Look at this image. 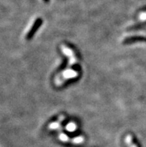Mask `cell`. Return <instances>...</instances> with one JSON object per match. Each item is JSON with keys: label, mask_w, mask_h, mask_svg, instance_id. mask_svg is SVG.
<instances>
[{"label": "cell", "mask_w": 146, "mask_h": 147, "mask_svg": "<svg viewBox=\"0 0 146 147\" xmlns=\"http://www.w3.org/2000/svg\"><path fill=\"white\" fill-rule=\"evenodd\" d=\"M78 73L75 70L72 69H66L63 71L61 74L55 78V84L57 85H61L63 84V81L70 79V78H74L78 76Z\"/></svg>", "instance_id": "cell-1"}, {"label": "cell", "mask_w": 146, "mask_h": 147, "mask_svg": "<svg viewBox=\"0 0 146 147\" xmlns=\"http://www.w3.org/2000/svg\"><path fill=\"white\" fill-rule=\"evenodd\" d=\"M61 50L63 51V53H64V55H67V57H69V58H73V57L75 56V55L74 52H72V49H70L67 47L66 46H64V45H62L61 47Z\"/></svg>", "instance_id": "cell-2"}, {"label": "cell", "mask_w": 146, "mask_h": 147, "mask_svg": "<svg viewBox=\"0 0 146 147\" xmlns=\"http://www.w3.org/2000/svg\"><path fill=\"white\" fill-rule=\"evenodd\" d=\"M124 140H125L126 145L128 146V147H137V146L133 142L131 135H127Z\"/></svg>", "instance_id": "cell-3"}, {"label": "cell", "mask_w": 146, "mask_h": 147, "mask_svg": "<svg viewBox=\"0 0 146 147\" xmlns=\"http://www.w3.org/2000/svg\"><path fill=\"white\" fill-rule=\"evenodd\" d=\"M76 128H77V125L75 123H69V124H67V125L66 126V129H67L68 131H70V132H72V131H75Z\"/></svg>", "instance_id": "cell-4"}, {"label": "cell", "mask_w": 146, "mask_h": 147, "mask_svg": "<svg viewBox=\"0 0 146 147\" xmlns=\"http://www.w3.org/2000/svg\"><path fill=\"white\" fill-rule=\"evenodd\" d=\"M83 140H84V138L81 136H79V137H77V138H74V139H72V143L75 144H81L83 143Z\"/></svg>", "instance_id": "cell-5"}, {"label": "cell", "mask_w": 146, "mask_h": 147, "mask_svg": "<svg viewBox=\"0 0 146 147\" xmlns=\"http://www.w3.org/2000/svg\"><path fill=\"white\" fill-rule=\"evenodd\" d=\"M60 127V122H54L52 123L51 124H49L48 125V129H51V130H54V129H58Z\"/></svg>", "instance_id": "cell-6"}, {"label": "cell", "mask_w": 146, "mask_h": 147, "mask_svg": "<svg viewBox=\"0 0 146 147\" xmlns=\"http://www.w3.org/2000/svg\"><path fill=\"white\" fill-rule=\"evenodd\" d=\"M58 138H59V139L61 140V141H63V142H67L69 141V138L66 134H63V133L62 132H60L59 135H58Z\"/></svg>", "instance_id": "cell-7"}, {"label": "cell", "mask_w": 146, "mask_h": 147, "mask_svg": "<svg viewBox=\"0 0 146 147\" xmlns=\"http://www.w3.org/2000/svg\"><path fill=\"white\" fill-rule=\"evenodd\" d=\"M139 19L141 21L146 20V12H143L139 15Z\"/></svg>", "instance_id": "cell-8"}]
</instances>
